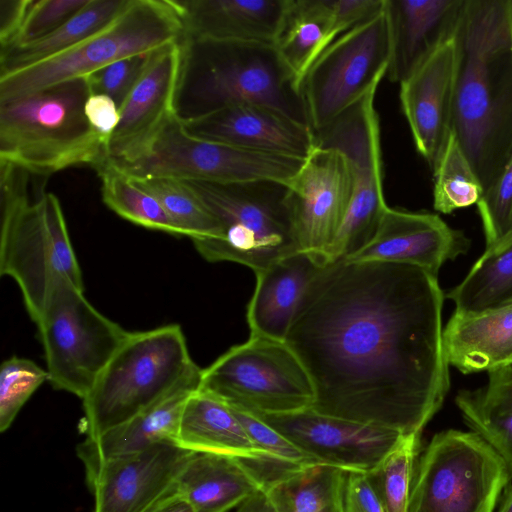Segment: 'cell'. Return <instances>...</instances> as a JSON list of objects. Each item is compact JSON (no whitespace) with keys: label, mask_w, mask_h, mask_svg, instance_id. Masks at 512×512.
Segmentation results:
<instances>
[{"label":"cell","mask_w":512,"mask_h":512,"mask_svg":"<svg viewBox=\"0 0 512 512\" xmlns=\"http://www.w3.org/2000/svg\"><path fill=\"white\" fill-rule=\"evenodd\" d=\"M443 300L437 276L417 266L325 263L284 340L313 383L311 408L421 434L449 390Z\"/></svg>","instance_id":"6da1fadb"},{"label":"cell","mask_w":512,"mask_h":512,"mask_svg":"<svg viewBox=\"0 0 512 512\" xmlns=\"http://www.w3.org/2000/svg\"><path fill=\"white\" fill-rule=\"evenodd\" d=\"M452 131L484 189L512 151L509 0H464Z\"/></svg>","instance_id":"7a4b0ae2"},{"label":"cell","mask_w":512,"mask_h":512,"mask_svg":"<svg viewBox=\"0 0 512 512\" xmlns=\"http://www.w3.org/2000/svg\"><path fill=\"white\" fill-rule=\"evenodd\" d=\"M182 48L175 109L183 121L231 105L256 103L310 126L300 82L273 44L183 37Z\"/></svg>","instance_id":"3957f363"},{"label":"cell","mask_w":512,"mask_h":512,"mask_svg":"<svg viewBox=\"0 0 512 512\" xmlns=\"http://www.w3.org/2000/svg\"><path fill=\"white\" fill-rule=\"evenodd\" d=\"M30 174L0 161V273L18 284L36 322L59 283L84 286L59 199L41 190L32 200Z\"/></svg>","instance_id":"277c9868"},{"label":"cell","mask_w":512,"mask_h":512,"mask_svg":"<svg viewBox=\"0 0 512 512\" xmlns=\"http://www.w3.org/2000/svg\"><path fill=\"white\" fill-rule=\"evenodd\" d=\"M91 90L77 78L0 101V161L49 176L105 160L106 142L85 116Z\"/></svg>","instance_id":"5b68a950"},{"label":"cell","mask_w":512,"mask_h":512,"mask_svg":"<svg viewBox=\"0 0 512 512\" xmlns=\"http://www.w3.org/2000/svg\"><path fill=\"white\" fill-rule=\"evenodd\" d=\"M183 181L221 227L218 238L192 240L207 261L239 263L256 274L302 251L286 183Z\"/></svg>","instance_id":"8992f818"},{"label":"cell","mask_w":512,"mask_h":512,"mask_svg":"<svg viewBox=\"0 0 512 512\" xmlns=\"http://www.w3.org/2000/svg\"><path fill=\"white\" fill-rule=\"evenodd\" d=\"M194 364L177 324L129 332L82 399L86 437L116 427L156 403Z\"/></svg>","instance_id":"52a82bcc"},{"label":"cell","mask_w":512,"mask_h":512,"mask_svg":"<svg viewBox=\"0 0 512 512\" xmlns=\"http://www.w3.org/2000/svg\"><path fill=\"white\" fill-rule=\"evenodd\" d=\"M183 36V23L172 0H129L108 25L84 41L40 62L0 74V101L86 78L115 61L150 53Z\"/></svg>","instance_id":"ba28073f"},{"label":"cell","mask_w":512,"mask_h":512,"mask_svg":"<svg viewBox=\"0 0 512 512\" xmlns=\"http://www.w3.org/2000/svg\"><path fill=\"white\" fill-rule=\"evenodd\" d=\"M510 473L476 433L433 436L416 463L408 512H493Z\"/></svg>","instance_id":"9c48e42d"},{"label":"cell","mask_w":512,"mask_h":512,"mask_svg":"<svg viewBox=\"0 0 512 512\" xmlns=\"http://www.w3.org/2000/svg\"><path fill=\"white\" fill-rule=\"evenodd\" d=\"M199 390L229 406L256 415L286 414L311 408V378L283 340L250 336L202 370Z\"/></svg>","instance_id":"30bf717a"},{"label":"cell","mask_w":512,"mask_h":512,"mask_svg":"<svg viewBox=\"0 0 512 512\" xmlns=\"http://www.w3.org/2000/svg\"><path fill=\"white\" fill-rule=\"evenodd\" d=\"M68 281L59 283L35 322L48 382L83 399L129 331L101 314Z\"/></svg>","instance_id":"8fae6325"},{"label":"cell","mask_w":512,"mask_h":512,"mask_svg":"<svg viewBox=\"0 0 512 512\" xmlns=\"http://www.w3.org/2000/svg\"><path fill=\"white\" fill-rule=\"evenodd\" d=\"M303 161L197 137L174 114L144 157L116 167L133 179L169 177L223 184L271 180L288 184Z\"/></svg>","instance_id":"7c38bea8"},{"label":"cell","mask_w":512,"mask_h":512,"mask_svg":"<svg viewBox=\"0 0 512 512\" xmlns=\"http://www.w3.org/2000/svg\"><path fill=\"white\" fill-rule=\"evenodd\" d=\"M372 90L329 125L315 131L319 145L344 154L351 171L352 194L343 224L326 262L348 259L374 238L389 207L384 198L380 122Z\"/></svg>","instance_id":"4fadbf2b"},{"label":"cell","mask_w":512,"mask_h":512,"mask_svg":"<svg viewBox=\"0 0 512 512\" xmlns=\"http://www.w3.org/2000/svg\"><path fill=\"white\" fill-rule=\"evenodd\" d=\"M390 57V29L384 7L330 44L300 84L314 132L377 89L386 77Z\"/></svg>","instance_id":"5bb4252c"},{"label":"cell","mask_w":512,"mask_h":512,"mask_svg":"<svg viewBox=\"0 0 512 512\" xmlns=\"http://www.w3.org/2000/svg\"><path fill=\"white\" fill-rule=\"evenodd\" d=\"M183 58L182 40L149 54L146 67L119 108L120 120L105 149V160L130 165L151 149L175 104Z\"/></svg>","instance_id":"9a60e30c"},{"label":"cell","mask_w":512,"mask_h":512,"mask_svg":"<svg viewBox=\"0 0 512 512\" xmlns=\"http://www.w3.org/2000/svg\"><path fill=\"white\" fill-rule=\"evenodd\" d=\"M287 185L301 250L325 259L351 201L346 157L333 147L317 144Z\"/></svg>","instance_id":"2e32d148"},{"label":"cell","mask_w":512,"mask_h":512,"mask_svg":"<svg viewBox=\"0 0 512 512\" xmlns=\"http://www.w3.org/2000/svg\"><path fill=\"white\" fill-rule=\"evenodd\" d=\"M257 416L317 462L347 471L371 470L404 436L384 427L321 414L312 408Z\"/></svg>","instance_id":"e0dca14e"},{"label":"cell","mask_w":512,"mask_h":512,"mask_svg":"<svg viewBox=\"0 0 512 512\" xmlns=\"http://www.w3.org/2000/svg\"><path fill=\"white\" fill-rule=\"evenodd\" d=\"M194 452L175 443L104 462L87 479L93 512H151L176 491V482Z\"/></svg>","instance_id":"ac0fdd59"},{"label":"cell","mask_w":512,"mask_h":512,"mask_svg":"<svg viewBox=\"0 0 512 512\" xmlns=\"http://www.w3.org/2000/svg\"><path fill=\"white\" fill-rule=\"evenodd\" d=\"M458 67L454 32L400 83L401 108L414 145L432 170L452 131Z\"/></svg>","instance_id":"d6986e66"},{"label":"cell","mask_w":512,"mask_h":512,"mask_svg":"<svg viewBox=\"0 0 512 512\" xmlns=\"http://www.w3.org/2000/svg\"><path fill=\"white\" fill-rule=\"evenodd\" d=\"M183 123L197 137L297 159H306L317 145L309 125L256 103L227 106Z\"/></svg>","instance_id":"ffe728a7"},{"label":"cell","mask_w":512,"mask_h":512,"mask_svg":"<svg viewBox=\"0 0 512 512\" xmlns=\"http://www.w3.org/2000/svg\"><path fill=\"white\" fill-rule=\"evenodd\" d=\"M468 247L464 234L437 214L388 207L372 241L345 260L409 264L437 276L445 262Z\"/></svg>","instance_id":"44dd1931"},{"label":"cell","mask_w":512,"mask_h":512,"mask_svg":"<svg viewBox=\"0 0 512 512\" xmlns=\"http://www.w3.org/2000/svg\"><path fill=\"white\" fill-rule=\"evenodd\" d=\"M202 370L195 363L156 403L116 427L95 437H86L77 447L86 478L110 459L133 455L157 444H176L183 408L188 398L199 389Z\"/></svg>","instance_id":"7402d4cb"},{"label":"cell","mask_w":512,"mask_h":512,"mask_svg":"<svg viewBox=\"0 0 512 512\" xmlns=\"http://www.w3.org/2000/svg\"><path fill=\"white\" fill-rule=\"evenodd\" d=\"M464 0H385L391 57L386 77L405 80L455 32Z\"/></svg>","instance_id":"603a6c76"},{"label":"cell","mask_w":512,"mask_h":512,"mask_svg":"<svg viewBox=\"0 0 512 512\" xmlns=\"http://www.w3.org/2000/svg\"><path fill=\"white\" fill-rule=\"evenodd\" d=\"M184 36L213 42L273 44L287 0H172Z\"/></svg>","instance_id":"cb8c5ba5"},{"label":"cell","mask_w":512,"mask_h":512,"mask_svg":"<svg viewBox=\"0 0 512 512\" xmlns=\"http://www.w3.org/2000/svg\"><path fill=\"white\" fill-rule=\"evenodd\" d=\"M325 263L317 254L299 251L256 273L247 306L250 336L284 341L300 300Z\"/></svg>","instance_id":"d4e9b609"},{"label":"cell","mask_w":512,"mask_h":512,"mask_svg":"<svg viewBox=\"0 0 512 512\" xmlns=\"http://www.w3.org/2000/svg\"><path fill=\"white\" fill-rule=\"evenodd\" d=\"M247 461L222 454L194 452L176 482V493L195 512H228L263 490Z\"/></svg>","instance_id":"484cf974"},{"label":"cell","mask_w":512,"mask_h":512,"mask_svg":"<svg viewBox=\"0 0 512 512\" xmlns=\"http://www.w3.org/2000/svg\"><path fill=\"white\" fill-rule=\"evenodd\" d=\"M442 338L448 365L463 374L511 365L512 305L478 314L454 312Z\"/></svg>","instance_id":"4316f807"},{"label":"cell","mask_w":512,"mask_h":512,"mask_svg":"<svg viewBox=\"0 0 512 512\" xmlns=\"http://www.w3.org/2000/svg\"><path fill=\"white\" fill-rule=\"evenodd\" d=\"M176 444L196 453L222 454L250 462L266 460L233 409L199 389L188 398L183 408Z\"/></svg>","instance_id":"83f0119b"},{"label":"cell","mask_w":512,"mask_h":512,"mask_svg":"<svg viewBox=\"0 0 512 512\" xmlns=\"http://www.w3.org/2000/svg\"><path fill=\"white\" fill-rule=\"evenodd\" d=\"M250 465L261 477L277 512H344L347 470L323 463Z\"/></svg>","instance_id":"f1b7e54d"},{"label":"cell","mask_w":512,"mask_h":512,"mask_svg":"<svg viewBox=\"0 0 512 512\" xmlns=\"http://www.w3.org/2000/svg\"><path fill=\"white\" fill-rule=\"evenodd\" d=\"M455 403L472 432L504 461L512 478V365L488 371V382L461 390Z\"/></svg>","instance_id":"f546056e"},{"label":"cell","mask_w":512,"mask_h":512,"mask_svg":"<svg viewBox=\"0 0 512 512\" xmlns=\"http://www.w3.org/2000/svg\"><path fill=\"white\" fill-rule=\"evenodd\" d=\"M337 38L327 0H287L273 45L301 84L311 65Z\"/></svg>","instance_id":"4dcf8cb0"},{"label":"cell","mask_w":512,"mask_h":512,"mask_svg":"<svg viewBox=\"0 0 512 512\" xmlns=\"http://www.w3.org/2000/svg\"><path fill=\"white\" fill-rule=\"evenodd\" d=\"M129 0H88L63 25L35 41L0 50V74L45 60L84 41L108 25Z\"/></svg>","instance_id":"1f68e13d"},{"label":"cell","mask_w":512,"mask_h":512,"mask_svg":"<svg viewBox=\"0 0 512 512\" xmlns=\"http://www.w3.org/2000/svg\"><path fill=\"white\" fill-rule=\"evenodd\" d=\"M455 313L478 314L512 305V233L486 248L465 278L448 293Z\"/></svg>","instance_id":"d6a6232c"},{"label":"cell","mask_w":512,"mask_h":512,"mask_svg":"<svg viewBox=\"0 0 512 512\" xmlns=\"http://www.w3.org/2000/svg\"><path fill=\"white\" fill-rule=\"evenodd\" d=\"M95 169L101 180L103 202L112 211L142 227L184 236L158 200L123 171L107 161Z\"/></svg>","instance_id":"836d02e7"},{"label":"cell","mask_w":512,"mask_h":512,"mask_svg":"<svg viewBox=\"0 0 512 512\" xmlns=\"http://www.w3.org/2000/svg\"><path fill=\"white\" fill-rule=\"evenodd\" d=\"M434 173L433 205L443 214L477 204L484 187L453 131L449 133Z\"/></svg>","instance_id":"e575fe53"},{"label":"cell","mask_w":512,"mask_h":512,"mask_svg":"<svg viewBox=\"0 0 512 512\" xmlns=\"http://www.w3.org/2000/svg\"><path fill=\"white\" fill-rule=\"evenodd\" d=\"M133 180L158 200L184 236L191 240L220 237L219 222L183 180L169 177Z\"/></svg>","instance_id":"d590c367"},{"label":"cell","mask_w":512,"mask_h":512,"mask_svg":"<svg viewBox=\"0 0 512 512\" xmlns=\"http://www.w3.org/2000/svg\"><path fill=\"white\" fill-rule=\"evenodd\" d=\"M420 435H404L374 468L365 472L386 512H408Z\"/></svg>","instance_id":"8d00e7d4"},{"label":"cell","mask_w":512,"mask_h":512,"mask_svg":"<svg viewBox=\"0 0 512 512\" xmlns=\"http://www.w3.org/2000/svg\"><path fill=\"white\" fill-rule=\"evenodd\" d=\"M48 381L47 370L27 358L13 356L0 369V431L7 430L32 394Z\"/></svg>","instance_id":"74e56055"},{"label":"cell","mask_w":512,"mask_h":512,"mask_svg":"<svg viewBox=\"0 0 512 512\" xmlns=\"http://www.w3.org/2000/svg\"><path fill=\"white\" fill-rule=\"evenodd\" d=\"M477 207L486 248L498 244L512 233V151L494 180L484 189Z\"/></svg>","instance_id":"f35d334b"},{"label":"cell","mask_w":512,"mask_h":512,"mask_svg":"<svg viewBox=\"0 0 512 512\" xmlns=\"http://www.w3.org/2000/svg\"><path fill=\"white\" fill-rule=\"evenodd\" d=\"M232 409L251 440L264 454L266 460L261 463L278 466H303L319 463L257 415Z\"/></svg>","instance_id":"ab89813d"},{"label":"cell","mask_w":512,"mask_h":512,"mask_svg":"<svg viewBox=\"0 0 512 512\" xmlns=\"http://www.w3.org/2000/svg\"><path fill=\"white\" fill-rule=\"evenodd\" d=\"M150 53L120 59L86 77L91 93L109 96L120 108L143 73Z\"/></svg>","instance_id":"60d3db41"},{"label":"cell","mask_w":512,"mask_h":512,"mask_svg":"<svg viewBox=\"0 0 512 512\" xmlns=\"http://www.w3.org/2000/svg\"><path fill=\"white\" fill-rule=\"evenodd\" d=\"M87 2L88 0H33L23 26L11 46L35 41L55 31Z\"/></svg>","instance_id":"b9f144b4"},{"label":"cell","mask_w":512,"mask_h":512,"mask_svg":"<svg viewBox=\"0 0 512 512\" xmlns=\"http://www.w3.org/2000/svg\"><path fill=\"white\" fill-rule=\"evenodd\" d=\"M344 512H386L365 472L348 471L343 493Z\"/></svg>","instance_id":"7bdbcfd3"},{"label":"cell","mask_w":512,"mask_h":512,"mask_svg":"<svg viewBox=\"0 0 512 512\" xmlns=\"http://www.w3.org/2000/svg\"><path fill=\"white\" fill-rule=\"evenodd\" d=\"M84 111L92 129L107 145L120 120L117 104L109 96L91 93L86 100Z\"/></svg>","instance_id":"ee69618b"},{"label":"cell","mask_w":512,"mask_h":512,"mask_svg":"<svg viewBox=\"0 0 512 512\" xmlns=\"http://www.w3.org/2000/svg\"><path fill=\"white\" fill-rule=\"evenodd\" d=\"M32 2L33 0H0V50L15 42Z\"/></svg>","instance_id":"f6af8a7d"},{"label":"cell","mask_w":512,"mask_h":512,"mask_svg":"<svg viewBox=\"0 0 512 512\" xmlns=\"http://www.w3.org/2000/svg\"><path fill=\"white\" fill-rule=\"evenodd\" d=\"M236 512H277L265 488L239 505Z\"/></svg>","instance_id":"bcb514c9"},{"label":"cell","mask_w":512,"mask_h":512,"mask_svg":"<svg viewBox=\"0 0 512 512\" xmlns=\"http://www.w3.org/2000/svg\"><path fill=\"white\" fill-rule=\"evenodd\" d=\"M151 512H195L190 503L182 496L174 492L161 503H159Z\"/></svg>","instance_id":"7dc6e473"},{"label":"cell","mask_w":512,"mask_h":512,"mask_svg":"<svg viewBox=\"0 0 512 512\" xmlns=\"http://www.w3.org/2000/svg\"><path fill=\"white\" fill-rule=\"evenodd\" d=\"M498 512H512V485L505 490Z\"/></svg>","instance_id":"c3c4849f"},{"label":"cell","mask_w":512,"mask_h":512,"mask_svg":"<svg viewBox=\"0 0 512 512\" xmlns=\"http://www.w3.org/2000/svg\"><path fill=\"white\" fill-rule=\"evenodd\" d=\"M509 14H510L511 29H512V0H509Z\"/></svg>","instance_id":"681fc988"},{"label":"cell","mask_w":512,"mask_h":512,"mask_svg":"<svg viewBox=\"0 0 512 512\" xmlns=\"http://www.w3.org/2000/svg\"><path fill=\"white\" fill-rule=\"evenodd\" d=\"M511 365H512V363H511Z\"/></svg>","instance_id":"f907efd6"}]
</instances>
